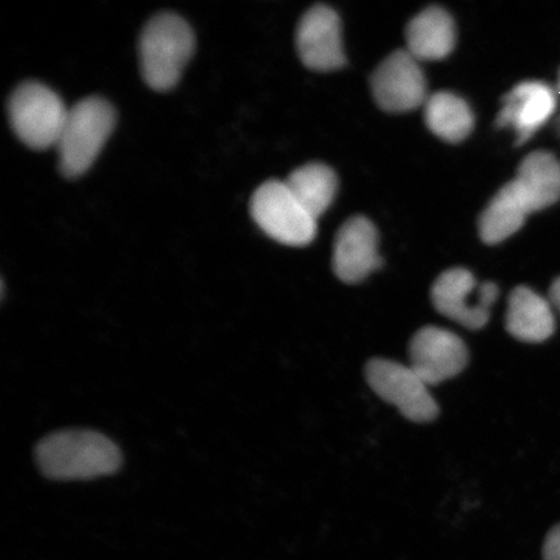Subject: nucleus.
I'll list each match as a JSON object with an SVG mask.
<instances>
[{
  "mask_svg": "<svg viewBox=\"0 0 560 560\" xmlns=\"http://www.w3.org/2000/svg\"><path fill=\"white\" fill-rule=\"evenodd\" d=\"M377 231L366 217H352L336 235L332 268L341 282L355 284L380 269Z\"/></svg>",
  "mask_w": 560,
  "mask_h": 560,
  "instance_id": "11",
  "label": "nucleus"
},
{
  "mask_svg": "<svg viewBox=\"0 0 560 560\" xmlns=\"http://www.w3.org/2000/svg\"><path fill=\"white\" fill-rule=\"evenodd\" d=\"M366 381L385 402L396 406L405 418L416 423H429L439 416V405L430 385L410 365L374 359L365 369Z\"/></svg>",
  "mask_w": 560,
  "mask_h": 560,
  "instance_id": "7",
  "label": "nucleus"
},
{
  "mask_svg": "<svg viewBox=\"0 0 560 560\" xmlns=\"http://www.w3.org/2000/svg\"><path fill=\"white\" fill-rule=\"evenodd\" d=\"M296 45L307 68L328 72L347 62L340 19L330 7L317 4L305 13L298 27Z\"/></svg>",
  "mask_w": 560,
  "mask_h": 560,
  "instance_id": "10",
  "label": "nucleus"
},
{
  "mask_svg": "<svg viewBox=\"0 0 560 560\" xmlns=\"http://www.w3.org/2000/svg\"><path fill=\"white\" fill-rule=\"evenodd\" d=\"M250 213L266 234L291 247H304L317 234V220L301 206L285 182L269 180L258 187L252 196Z\"/></svg>",
  "mask_w": 560,
  "mask_h": 560,
  "instance_id": "5",
  "label": "nucleus"
},
{
  "mask_svg": "<svg viewBox=\"0 0 560 560\" xmlns=\"http://www.w3.org/2000/svg\"><path fill=\"white\" fill-rule=\"evenodd\" d=\"M371 88L376 103L388 112H409L429 100L422 68L408 50L390 54L376 68Z\"/></svg>",
  "mask_w": 560,
  "mask_h": 560,
  "instance_id": "9",
  "label": "nucleus"
},
{
  "mask_svg": "<svg viewBox=\"0 0 560 560\" xmlns=\"http://www.w3.org/2000/svg\"><path fill=\"white\" fill-rule=\"evenodd\" d=\"M530 209L515 180L503 186L481 213L479 233L487 244H499L520 231Z\"/></svg>",
  "mask_w": 560,
  "mask_h": 560,
  "instance_id": "16",
  "label": "nucleus"
},
{
  "mask_svg": "<svg viewBox=\"0 0 560 560\" xmlns=\"http://www.w3.org/2000/svg\"><path fill=\"white\" fill-rule=\"evenodd\" d=\"M409 365L429 385L452 380L465 370L468 349L458 335L445 328L427 326L412 336Z\"/></svg>",
  "mask_w": 560,
  "mask_h": 560,
  "instance_id": "8",
  "label": "nucleus"
},
{
  "mask_svg": "<svg viewBox=\"0 0 560 560\" xmlns=\"http://www.w3.org/2000/svg\"><path fill=\"white\" fill-rule=\"evenodd\" d=\"M406 40V50L418 61L444 59L455 46L454 21L440 7H429L410 21Z\"/></svg>",
  "mask_w": 560,
  "mask_h": 560,
  "instance_id": "14",
  "label": "nucleus"
},
{
  "mask_svg": "<svg viewBox=\"0 0 560 560\" xmlns=\"http://www.w3.org/2000/svg\"><path fill=\"white\" fill-rule=\"evenodd\" d=\"M514 180L532 213L560 200V161L550 152L529 153L517 167Z\"/></svg>",
  "mask_w": 560,
  "mask_h": 560,
  "instance_id": "15",
  "label": "nucleus"
},
{
  "mask_svg": "<svg viewBox=\"0 0 560 560\" xmlns=\"http://www.w3.org/2000/svg\"><path fill=\"white\" fill-rule=\"evenodd\" d=\"M544 560H560V524L556 525L546 536Z\"/></svg>",
  "mask_w": 560,
  "mask_h": 560,
  "instance_id": "19",
  "label": "nucleus"
},
{
  "mask_svg": "<svg viewBox=\"0 0 560 560\" xmlns=\"http://www.w3.org/2000/svg\"><path fill=\"white\" fill-rule=\"evenodd\" d=\"M505 326L508 332L516 340H548L556 331L552 305L529 287H516L509 298Z\"/></svg>",
  "mask_w": 560,
  "mask_h": 560,
  "instance_id": "13",
  "label": "nucleus"
},
{
  "mask_svg": "<svg viewBox=\"0 0 560 560\" xmlns=\"http://www.w3.org/2000/svg\"><path fill=\"white\" fill-rule=\"evenodd\" d=\"M285 184L315 220H318L331 206L338 191V178L335 172L331 167L319 163L299 167Z\"/></svg>",
  "mask_w": 560,
  "mask_h": 560,
  "instance_id": "18",
  "label": "nucleus"
},
{
  "mask_svg": "<svg viewBox=\"0 0 560 560\" xmlns=\"http://www.w3.org/2000/svg\"><path fill=\"white\" fill-rule=\"evenodd\" d=\"M116 112L102 97H86L68 110L56 149L60 170L68 178L85 174L114 131Z\"/></svg>",
  "mask_w": 560,
  "mask_h": 560,
  "instance_id": "3",
  "label": "nucleus"
},
{
  "mask_svg": "<svg viewBox=\"0 0 560 560\" xmlns=\"http://www.w3.org/2000/svg\"><path fill=\"white\" fill-rule=\"evenodd\" d=\"M195 50L194 32L174 13H160L140 37V68L151 89L167 91L177 85Z\"/></svg>",
  "mask_w": 560,
  "mask_h": 560,
  "instance_id": "2",
  "label": "nucleus"
},
{
  "mask_svg": "<svg viewBox=\"0 0 560 560\" xmlns=\"http://www.w3.org/2000/svg\"><path fill=\"white\" fill-rule=\"evenodd\" d=\"M550 304L560 313V278H557L550 287Z\"/></svg>",
  "mask_w": 560,
  "mask_h": 560,
  "instance_id": "20",
  "label": "nucleus"
},
{
  "mask_svg": "<svg viewBox=\"0 0 560 560\" xmlns=\"http://www.w3.org/2000/svg\"><path fill=\"white\" fill-rule=\"evenodd\" d=\"M40 471L55 480H89L114 474L122 454L114 441L94 431L52 433L37 446Z\"/></svg>",
  "mask_w": 560,
  "mask_h": 560,
  "instance_id": "1",
  "label": "nucleus"
},
{
  "mask_svg": "<svg viewBox=\"0 0 560 560\" xmlns=\"http://www.w3.org/2000/svg\"><path fill=\"white\" fill-rule=\"evenodd\" d=\"M68 110L59 95L39 82H25L11 96L9 115L13 131L33 150L58 143Z\"/></svg>",
  "mask_w": 560,
  "mask_h": 560,
  "instance_id": "4",
  "label": "nucleus"
},
{
  "mask_svg": "<svg viewBox=\"0 0 560 560\" xmlns=\"http://www.w3.org/2000/svg\"><path fill=\"white\" fill-rule=\"evenodd\" d=\"M424 120L433 135L450 143H458L471 135L475 117L470 105L447 91L429 96Z\"/></svg>",
  "mask_w": 560,
  "mask_h": 560,
  "instance_id": "17",
  "label": "nucleus"
},
{
  "mask_svg": "<svg viewBox=\"0 0 560 560\" xmlns=\"http://www.w3.org/2000/svg\"><path fill=\"white\" fill-rule=\"evenodd\" d=\"M499 295L494 283L478 284L472 272L462 268L444 271L431 290L436 311L472 331L488 324L490 310Z\"/></svg>",
  "mask_w": 560,
  "mask_h": 560,
  "instance_id": "6",
  "label": "nucleus"
},
{
  "mask_svg": "<svg viewBox=\"0 0 560 560\" xmlns=\"http://www.w3.org/2000/svg\"><path fill=\"white\" fill-rule=\"evenodd\" d=\"M555 91L544 82H522L502 100L497 125L514 129L517 144L527 142L555 114Z\"/></svg>",
  "mask_w": 560,
  "mask_h": 560,
  "instance_id": "12",
  "label": "nucleus"
}]
</instances>
